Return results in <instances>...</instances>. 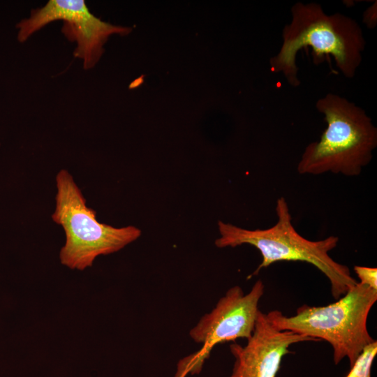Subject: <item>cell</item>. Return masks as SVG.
Segmentation results:
<instances>
[{"mask_svg":"<svg viewBox=\"0 0 377 377\" xmlns=\"http://www.w3.org/2000/svg\"><path fill=\"white\" fill-rule=\"evenodd\" d=\"M290 13V22L282 30L281 47L269 59L271 71L282 74L292 87H298L296 57L300 50L309 47L314 64L332 57L342 75L353 78L362 63L366 44L356 20L339 13L327 14L314 2H297Z\"/></svg>","mask_w":377,"mask_h":377,"instance_id":"1","label":"cell"},{"mask_svg":"<svg viewBox=\"0 0 377 377\" xmlns=\"http://www.w3.org/2000/svg\"><path fill=\"white\" fill-rule=\"evenodd\" d=\"M276 223L266 229L248 230L219 221L220 237L215 241L216 246L235 247L246 244L256 247L262 256V262L249 278L276 262L300 261L313 265L327 278L335 300L355 286L357 281L349 268L329 254L337 245V237L312 241L300 235L293 225L288 203L283 197L276 200Z\"/></svg>","mask_w":377,"mask_h":377,"instance_id":"2","label":"cell"},{"mask_svg":"<svg viewBox=\"0 0 377 377\" xmlns=\"http://www.w3.org/2000/svg\"><path fill=\"white\" fill-rule=\"evenodd\" d=\"M316 108L327 126L318 141L306 147L297 172L359 175L377 146V128L371 118L354 103L332 93L320 98Z\"/></svg>","mask_w":377,"mask_h":377,"instance_id":"3","label":"cell"},{"mask_svg":"<svg viewBox=\"0 0 377 377\" xmlns=\"http://www.w3.org/2000/svg\"><path fill=\"white\" fill-rule=\"evenodd\" d=\"M376 300L377 290L357 282L328 305H302L292 316L276 310L266 316L278 330L327 341L333 348L334 364L348 357L351 367L363 349L375 341L368 332L367 318Z\"/></svg>","mask_w":377,"mask_h":377,"instance_id":"4","label":"cell"},{"mask_svg":"<svg viewBox=\"0 0 377 377\" xmlns=\"http://www.w3.org/2000/svg\"><path fill=\"white\" fill-rule=\"evenodd\" d=\"M56 186L52 219L65 233L66 242L59 252L63 265L84 270L91 267L98 256L115 253L140 236V230L135 226L115 228L100 223L68 170L58 172Z\"/></svg>","mask_w":377,"mask_h":377,"instance_id":"5","label":"cell"},{"mask_svg":"<svg viewBox=\"0 0 377 377\" xmlns=\"http://www.w3.org/2000/svg\"><path fill=\"white\" fill-rule=\"evenodd\" d=\"M264 288L263 281L258 280L246 294L239 286L228 289L215 307L190 330L191 338L202 346L179 362L175 377L200 373L204 362L217 344L239 338L248 339L255 327Z\"/></svg>","mask_w":377,"mask_h":377,"instance_id":"6","label":"cell"},{"mask_svg":"<svg viewBox=\"0 0 377 377\" xmlns=\"http://www.w3.org/2000/svg\"><path fill=\"white\" fill-rule=\"evenodd\" d=\"M56 20L64 22L62 33L69 40L76 42L73 54L82 59L86 70L98 61L110 35L124 36L131 31L129 27L113 25L96 17L83 0H50L42 8L33 9L29 18L16 25L18 41L25 42L33 34Z\"/></svg>","mask_w":377,"mask_h":377,"instance_id":"7","label":"cell"},{"mask_svg":"<svg viewBox=\"0 0 377 377\" xmlns=\"http://www.w3.org/2000/svg\"><path fill=\"white\" fill-rule=\"evenodd\" d=\"M317 341L309 337L276 328L265 313L258 311L255 327L247 343L230 346L235 361L229 377H276L282 358L290 346L302 341Z\"/></svg>","mask_w":377,"mask_h":377,"instance_id":"8","label":"cell"},{"mask_svg":"<svg viewBox=\"0 0 377 377\" xmlns=\"http://www.w3.org/2000/svg\"><path fill=\"white\" fill-rule=\"evenodd\" d=\"M377 354V341L367 346L359 355L346 377H371L373 361Z\"/></svg>","mask_w":377,"mask_h":377,"instance_id":"9","label":"cell"},{"mask_svg":"<svg viewBox=\"0 0 377 377\" xmlns=\"http://www.w3.org/2000/svg\"><path fill=\"white\" fill-rule=\"evenodd\" d=\"M354 271L360 279L359 283L377 290V269L365 266L356 265Z\"/></svg>","mask_w":377,"mask_h":377,"instance_id":"10","label":"cell"},{"mask_svg":"<svg viewBox=\"0 0 377 377\" xmlns=\"http://www.w3.org/2000/svg\"><path fill=\"white\" fill-rule=\"evenodd\" d=\"M376 3H373L367 8L363 14V21L368 27L373 28L376 26Z\"/></svg>","mask_w":377,"mask_h":377,"instance_id":"11","label":"cell"}]
</instances>
